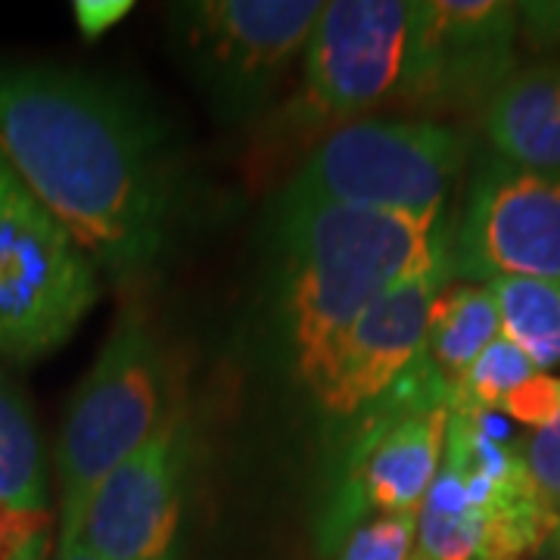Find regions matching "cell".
Here are the masks:
<instances>
[{
  "mask_svg": "<svg viewBox=\"0 0 560 560\" xmlns=\"http://www.w3.org/2000/svg\"><path fill=\"white\" fill-rule=\"evenodd\" d=\"M0 156L94 265L131 280L175 219V165L128 88L47 62L0 60Z\"/></svg>",
  "mask_w": 560,
  "mask_h": 560,
  "instance_id": "cell-1",
  "label": "cell"
},
{
  "mask_svg": "<svg viewBox=\"0 0 560 560\" xmlns=\"http://www.w3.org/2000/svg\"><path fill=\"white\" fill-rule=\"evenodd\" d=\"M283 318L305 386L355 320L405 280L452 265L442 219L352 206H280Z\"/></svg>",
  "mask_w": 560,
  "mask_h": 560,
  "instance_id": "cell-2",
  "label": "cell"
},
{
  "mask_svg": "<svg viewBox=\"0 0 560 560\" xmlns=\"http://www.w3.org/2000/svg\"><path fill=\"white\" fill-rule=\"evenodd\" d=\"M448 383L420 352L374 405L342 420L318 541L337 551L361 521L381 514L418 517L436 480L448 433Z\"/></svg>",
  "mask_w": 560,
  "mask_h": 560,
  "instance_id": "cell-3",
  "label": "cell"
},
{
  "mask_svg": "<svg viewBox=\"0 0 560 560\" xmlns=\"http://www.w3.org/2000/svg\"><path fill=\"white\" fill-rule=\"evenodd\" d=\"M464 160V135L440 121L355 119L312 150L280 206H352L442 219Z\"/></svg>",
  "mask_w": 560,
  "mask_h": 560,
  "instance_id": "cell-4",
  "label": "cell"
},
{
  "mask_svg": "<svg viewBox=\"0 0 560 560\" xmlns=\"http://www.w3.org/2000/svg\"><path fill=\"white\" fill-rule=\"evenodd\" d=\"M160 342L140 312L128 308L62 420L57 467L62 480L60 536L72 533L84 501L119 464L138 455L165 427Z\"/></svg>",
  "mask_w": 560,
  "mask_h": 560,
  "instance_id": "cell-5",
  "label": "cell"
},
{
  "mask_svg": "<svg viewBox=\"0 0 560 560\" xmlns=\"http://www.w3.org/2000/svg\"><path fill=\"white\" fill-rule=\"evenodd\" d=\"M97 300L101 268L0 156V359L57 352Z\"/></svg>",
  "mask_w": 560,
  "mask_h": 560,
  "instance_id": "cell-6",
  "label": "cell"
},
{
  "mask_svg": "<svg viewBox=\"0 0 560 560\" xmlns=\"http://www.w3.org/2000/svg\"><path fill=\"white\" fill-rule=\"evenodd\" d=\"M318 0H200L172 7V35L212 113L253 121L318 20Z\"/></svg>",
  "mask_w": 560,
  "mask_h": 560,
  "instance_id": "cell-7",
  "label": "cell"
},
{
  "mask_svg": "<svg viewBox=\"0 0 560 560\" xmlns=\"http://www.w3.org/2000/svg\"><path fill=\"white\" fill-rule=\"evenodd\" d=\"M408 25L411 3L405 0L324 3L302 47L300 91L283 121L315 138L396 94Z\"/></svg>",
  "mask_w": 560,
  "mask_h": 560,
  "instance_id": "cell-8",
  "label": "cell"
},
{
  "mask_svg": "<svg viewBox=\"0 0 560 560\" xmlns=\"http://www.w3.org/2000/svg\"><path fill=\"white\" fill-rule=\"evenodd\" d=\"M517 3L423 0L411 3L396 101L418 113L486 106L517 72Z\"/></svg>",
  "mask_w": 560,
  "mask_h": 560,
  "instance_id": "cell-9",
  "label": "cell"
},
{
  "mask_svg": "<svg viewBox=\"0 0 560 560\" xmlns=\"http://www.w3.org/2000/svg\"><path fill=\"white\" fill-rule=\"evenodd\" d=\"M452 268L467 280L560 283V175L482 160L470 178Z\"/></svg>",
  "mask_w": 560,
  "mask_h": 560,
  "instance_id": "cell-10",
  "label": "cell"
},
{
  "mask_svg": "<svg viewBox=\"0 0 560 560\" xmlns=\"http://www.w3.org/2000/svg\"><path fill=\"white\" fill-rule=\"evenodd\" d=\"M187 442L184 420H165L156 440L91 492L62 545L101 560H178Z\"/></svg>",
  "mask_w": 560,
  "mask_h": 560,
  "instance_id": "cell-11",
  "label": "cell"
},
{
  "mask_svg": "<svg viewBox=\"0 0 560 560\" xmlns=\"http://www.w3.org/2000/svg\"><path fill=\"white\" fill-rule=\"evenodd\" d=\"M448 268L452 265H440L399 283L337 340L320 374L308 386L327 418L337 423L355 418L361 408L386 396L389 386L423 352L430 308L448 283Z\"/></svg>",
  "mask_w": 560,
  "mask_h": 560,
  "instance_id": "cell-12",
  "label": "cell"
},
{
  "mask_svg": "<svg viewBox=\"0 0 560 560\" xmlns=\"http://www.w3.org/2000/svg\"><path fill=\"white\" fill-rule=\"evenodd\" d=\"M482 128L499 160L560 175V66H526L482 106Z\"/></svg>",
  "mask_w": 560,
  "mask_h": 560,
  "instance_id": "cell-13",
  "label": "cell"
},
{
  "mask_svg": "<svg viewBox=\"0 0 560 560\" xmlns=\"http://www.w3.org/2000/svg\"><path fill=\"white\" fill-rule=\"evenodd\" d=\"M495 337H499V308L489 287L445 283L430 308L423 355L452 389Z\"/></svg>",
  "mask_w": 560,
  "mask_h": 560,
  "instance_id": "cell-14",
  "label": "cell"
},
{
  "mask_svg": "<svg viewBox=\"0 0 560 560\" xmlns=\"http://www.w3.org/2000/svg\"><path fill=\"white\" fill-rule=\"evenodd\" d=\"M0 504L47 508V460L40 430L20 386L0 371Z\"/></svg>",
  "mask_w": 560,
  "mask_h": 560,
  "instance_id": "cell-15",
  "label": "cell"
},
{
  "mask_svg": "<svg viewBox=\"0 0 560 560\" xmlns=\"http://www.w3.org/2000/svg\"><path fill=\"white\" fill-rule=\"evenodd\" d=\"M499 308V334L539 371L560 364V283L495 278L486 283Z\"/></svg>",
  "mask_w": 560,
  "mask_h": 560,
  "instance_id": "cell-16",
  "label": "cell"
},
{
  "mask_svg": "<svg viewBox=\"0 0 560 560\" xmlns=\"http://www.w3.org/2000/svg\"><path fill=\"white\" fill-rule=\"evenodd\" d=\"M539 368L523 355L521 349L504 337H495L470 364V371L448 389V405L470 411H499L517 386L536 377Z\"/></svg>",
  "mask_w": 560,
  "mask_h": 560,
  "instance_id": "cell-17",
  "label": "cell"
},
{
  "mask_svg": "<svg viewBox=\"0 0 560 560\" xmlns=\"http://www.w3.org/2000/svg\"><path fill=\"white\" fill-rule=\"evenodd\" d=\"M418 517L381 514L361 521L337 548V560H415Z\"/></svg>",
  "mask_w": 560,
  "mask_h": 560,
  "instance_id": "cell-18",
  "label": "cell"
},
{
  "mask_svg": "<svg viewBox=\"0 0 560 560\" xmlns=\"http://www.w3.org/2000/svg\"><path fill=\"white\" fill-rule=\"evenodd\" d=\"M523 458L545 511L560 521V418L523 440Z\"/></svg>",
  "mask_w": 560,
  "mask_h": 560,
  "instance_id": "cell-19",
  "label": "cell"
},
{
  "mask_svg": "<svg viewBox=\"0 0 560 560\" xmlns=\"http://www.w3.org/2000/svg\"><path fill=\"white\" fill-rule=\"evenodd\" d=\"M47 508L35 511L0 504V560H40L47 548Z\"/></svg>",
  "mask_w": 560,
  "mask_h": 560,
  "instance_id": "cell-20",
  "label": "cell"
},
{
  "mask_svg": "<svg viewBox=\"0 0 560 560\" xmlns=\"http://www.w3.org/2000/svg\"><path fill=\"white\" fill-rule=\"evenodd\" d=\"M499 411L521 420L523 427L545 430V427H551L560 418V381L539 371L536 377H529L508 399L501 401Z\"/></svg>",
  "mask_w": 560,
  "mask_h": 560,
  "instance_id": "cell-21",
  "label": "cell"
},
{
  "mask_svg": "<svg viewBox=\"0 0 560 560\" xmlns=\"http://www.w3.org/2000/svg\"><path fill=\"white\" fill-rule=\"evenodd\" d=\"M523 38L539 50H558L560 54V0H529L517 3Z\"/></svg>",
  "mask_w": 560,
  "mask_h": 560,
  "instance_id": "cell-22",
  "label": "cell"
},
{
  "mask_svg": "<svg viewBox=\"0 0 560 560\" xmlns=\"http://www.w3.org/2000/svg\"><path fill=\"white\" fill-rule=\"evenodd\" d=\"M131 7H135L131 0H79V3H72L81 38L97 40L101 35H106L113 25H119L131 13Z\"/></svg>",
  "mask_w": 560,
  "mask_h": 560,
  "instance_id": "cell-23",
  "label": "cell"
},
{
  "mask_svg": "<svg viewBox=\"0 0 560 560\" xmlns=\"http://www.w3.org/2000/svg\"><path fill=\"white\" fill-rule=\"evenodd\" d=\"M54 560H101V558H94L91 551H84V548H79V545H62L60 541V551H57V558Z\"/></svg>",
  "mask_w": 560,
  "mask_h": 560,
  "instance_id": "cell-24",
  "label": "cell"
},
{
  "mask_svg": "<svg viewBox=\"0 0 560 560\" xmlns=\"http://www.w3.org/2000/svg\"><path fill=\"white\" fill-rule=\"evenodd\" d=\"M545 555H548L551 560H560V521H558V526L551 529L548 541H545Z\"/></svg>",
  "mask_w": 560,
  "mask_h": 560,
  "instance_id": "cell-25",
  "label": "cell"
}]
</instances>
